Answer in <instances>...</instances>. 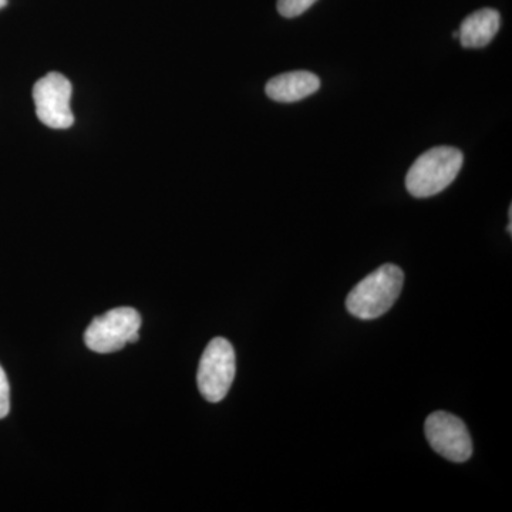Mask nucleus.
<instances>
[{
	"instance_id": "obj_7",
	"label": "nucleus",
	"mask_w": 512,
	"mask_h": 512,
	"mask_svg": "<svg viewBox=\"0 0 512 512\" xmlns=\"http://www.w3.org/2000/svg\"><path fill=\"white\" fill-rule=\"evenodd\" d=\"M320 89V80L316 74L298 70L279 74L266 83L265 92L269 99L278 103H296L312 96Z\"/></svg>"
},
{
	"instance_id": "obj_6",
	"label": "nucleus",
	"mask_w": 512,
	"mask_h": 512,
	"mask_svg": "<svg viewBox=\"0 0 512 512\" xmlns=\"http://www.w3.org/2000/svg\"><path fill=\"white\" fill-rule=\"evenodd\" d=\"M424 433L431 448L453 463H466L473 456V441L467 426L454 414L431 413L424 424Z\"/></svg>"
},
{
	"instance_id": "obj_10",
	"label": "nucleus",
	"mask_w": 512,
	"mask_h": 512,
	"mask_svg": "<svg viewBox=\"0 0 512 512\" xmlns=\"http://www.w3.org/2000/svg\"><path fill=\"white\" fill-rule=\"evenodd\" d=\"M10 410V387L8 376L0 366V419H5Z\"/></svg>"
},
{
	"instance_id": "obj_2",
	"label": "nucleus",
	"mask_w": 512,
	"mask_h": 512,
	"mask_svg": "<svg viewBox=\"0 0 512 512\" xmlns=\"http://www.w3.org/2000/svg\"><path fill=\"white\" fill-rule=\"evenodd\" d=\"M463 161V153L458 148H431L414 161L407 173V191L416 198H429L440 194L456 180Z\"/></svg>"
},
{
	"instance_id": "obj_9",
	"label": "nucleus",
	"mask_w": 512,
	"mask_h": 512,
	"mask_svg": "<svg viewBox=\"0 0 512 512\" xmlns=\"http://www.w3.org/2000/svg\"><path fill=\"white\" fill-rule=\"evenodd\" d=\"M316 2L318 0H278V12L284 18H298L306 10L311 9Z\"/></svg>"
},
{
	"instance_id": "obj_5",
	"label": "nucleus",
	"mask_w": 512,
	"mask_h": 512,
	"mask_svg": "<svg viewBox=\"0 0 512 512\" xmlns=\"http://www.w3.org/2000/svg\"><path fill=\"white\" fill-rule=\"evenodd\" d=\"M73 87L60 73L46 74L33 87L37 119L55 130H66L74 124L72 101Z\"/></svg>"
},
{
	"instance_id": "obj_11",
	"label": "nucleus",
	"mask_w": 512,
	"mask_h": 512,
	"mask_svg": "<svg viewBox=\"0 0 512 512\" xmlns=\"http://www.w3.org/2000/svg\"><path fill=\"white\" fill-rule=\"evenodd\" d=\"M8 5V0H0V9L5 8Z\"/></svg>"
},
{
	"instance_id": "obj_4",
	"label": "nucleus",
	"mask_w": 512,
	"mask_h": 512,
	"mask_svg": "<svg viewBox=\"0 0 512 512\" xmlns=\"http://www.w3.org/2000/svg\"><path fill=\"white\" fill-rule=\"evenodd\" d=\"M235 350L224 338L208 343L198 366L197 383L202 397L210 403L225 399L235 379Z\"/></svg>"
},
{
	"instance_id": "obj_3",
	"label": "nucleus",
	"mask_w": 512,
	"mask_h": 512,
	"mask_svg": "<svg viewBox=\"0 0 512 512\" xmlns=\"http://www.w3.org/2000/svg\"><path fill=\"white\" fill-rule=\"evenodd\" d=\"M141 316L133 308H116L93 319L84 333L87 348L96 353L119 352L140 339Z\"/></svg>"
},
{
	"instance_id": "obj_1",
	"label": "nucleus",
	"mask_w": 512,
	"mask_h": 512,
	"mask_svg": "<svg viewBox=\"0 0 512 512\" xmlns=\"http://www.w3.org/2000/svg\"><path fill=\"white\" fill-rule=\"evenodd\" d=\"M403 285L404 274L399 266L382 265L352 289L346 298V309L355 318H380L399 299Z\"/></svg>"
},
{
	"instance_id": "obj_8",
	"label": "nucleus",
	"mask_w": 512,
	"mask_h": 512,
	"mask_svg": "<svg viewBox=\"0 0 512 512\" xmlns=\"http://www.w3.org/2000/svg\"><path fill=\"white\" fill-rule=\"evenodd\" d=\"M500 13L494 9H481L461 22L458 39L466 49H481L493 42L500 29Z\"/></svg>"
}]
</instances>
